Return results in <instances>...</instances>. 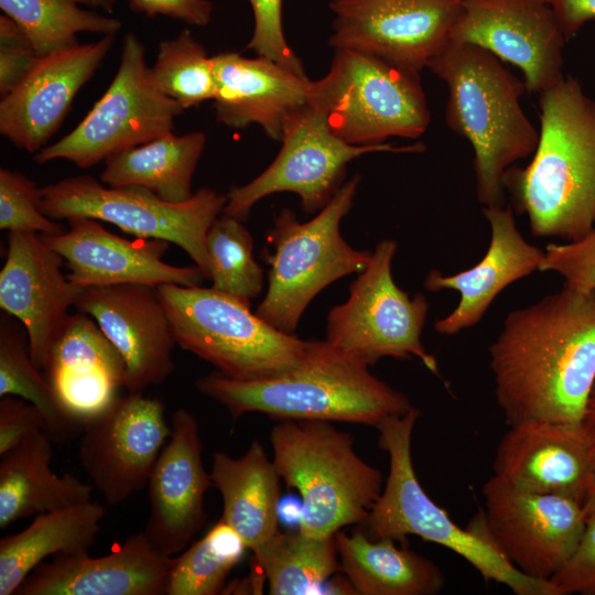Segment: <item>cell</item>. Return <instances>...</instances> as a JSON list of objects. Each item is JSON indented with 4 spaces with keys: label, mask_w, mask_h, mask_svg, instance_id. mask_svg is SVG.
<instances>
[{
    "label": "cell",
    "mask_w": 595,
    "mask_h": 595,
    "mask_svg": "<svg viewBox=\"0 0 595 595\" xmlns=\"http://www.w3.org/2000/svg\"><path fill=\"white\" fill-rule=\"evenodd\" d=\"M493 466L496 477L515 487L583 502L593 470L591 426L539 419L510 425Z\"/></svg>",
    "instance_id": "23"
},
{
    "label": "cell",
    "mask_w": 595,
    "mask_h": 595,
    "mask_svg": "<svg viewBox=\"0 0 595 595\" xmlns=\"http://www.w3.org/2000/svg\"><path fill=\"white\" fill-rule=\"evenodd\" d=\"M270 441L280 477L301 497L303 534L327 538L366 521L382 493V474L358 456L350 433L331 421L284 419Z\"/></svg>",
    "instance_id": "6"
},
{
    "label": "cell",
    "mask_w": 595,
    "mask_h": 595,
    "mask_svg": "<svg viewBox=\"0 0 595 595\" xmlns=\"http://www.w3.org/2000/svg\"><path fill=\"white\" fill-rule=\"evenodd\" d=\"M426 68L446 85L447 127L472 145L478 202L504 207L506 171L533 154L539 141L520 104L523 80L494 54L468 43L450 42Z\"/></svg>",
    "instance_id": "4"
},
{
    "label": "cell",
    "mask_w": 595,
    "mask_h": 595,
    "mask_svg": "<svg viewBox=\"0 0 595 595\" xmlns=\"http://www.w3.org/2000/svg\"><path fill=\"white\" fill-rule=\"evenodd\" d=\"M176 345L244 381L271 379L298 368L310 340L273 327L249 304L210 288L158 286Z\"/></svg>",
    "instance_id": "7"
},
{
    "label": "cell",
    "mask_w": 595,
    "mask_h": 595,
    "mask_svg": "<svg viewBox=\"0 0 595 595\" xmlns=\"http://www.w3.org/2000/svg\"><path fill=\"white\" fill-rule=\"evenodd\" d=\"M52 439L39 431L0 455V529L33 515L91 500L93 487L51 469Z\"/></svg>",
    "instance_id": "29"
},
{
    "label": "cell",
    "mask_w": 595,
    "mask_h": 595,
    "mask_svg": "<svg viewBox=\"0 0 595 595\" xmlns=\"http://www.w3.org/2000/svg\"><path fill=\"white\" fill-rule=\"evenodd\" d=\"M183 110L159 89L141 41L128 33L118 71L106 93L74 130L36 152L34 160L44 164L63 159L87 169L172 132Z\"/></svg>",
    "instance_id": "12"
},
{
    "label": "cell",
    "mask_w": 595,
    "mask_h": 595,
    "mask_svg": "<svg viewBox=\"0 0 595 595\" xmlns=\"http://www.w3.org/2000/svg\"><path fill=\"white\" fill-rule=\"evenodd\" d=\"M539 108L533 158L510 166L504 186L534 237L574 241L595 226V100L564 76L539 94Z\"/></svg>",
    "instance_id": "2"
},
{
    "label": "cell",
    "mask_w": 595,
    "mask_h": 595,
    "mask_svg": "<svg viewBox=\"0 0 595 595\" xmlns=\"http://www.w3.org/2000/svg\"><path fill=\"white\" fill-rule=\"evenodd\" d=\"M397 248L391 239L376 245L368 266L350 283L348 299L329 310L326 340L369 367L382 357H416L439 375L421 340L429 302L423 293L411 298L391 274Z\"/></svg>",
    "instance_id": "11"
},
{
    "label": "cell",
    "mask_w": 595,
    "mask_h": 595,
    "mask_svg": "<svg viewBox=\"0 0 595 595\" xmlns=\"http://www.w3.org/2000/svg\"><path fill=\"white\" fill-rule=\"evenodd\" d=\"M77 4H86L91 7H99L107 11H111L117 0H71Z\"/></svg>",
    "instance_id": "50"
},
{
    "label": "cell",
    "mask_w": 595,
    "mask_h": 595,
    "mask_svg": "<svg viewBox=\"0 0 595 595\" xmlns=\"http://www.w3.org/2000/svg\"><path fill=\"white\" fill-rule=\"evenodd\" d=\"M172 559L142 531L101 556L54 555L40 563L14 595H165Z\"/></svg>",
    "instance_id": "24"
},
{
    "label": "cell",
    "mask_w": 595,
    "mask_h": 595,
    "mask_svg": "<svg viewBox=\"0 0 595 595\" xmlns=\"http://www.w3.org/2000/svg\"><path fill=\"white\" fill-rule=\"evenodd\" d=\"M282 147L272 163L249 183L234 186L221 214L247 220L251 208L268 195L296 194L302 209L318 213L344 184L347 164L374 152H422L423 143L354 145L335 136L325 113L310 101L289 119Z\"/></svg>",
    "instance_id": "13"
},
{
    "label": "cell",
    "mask_w": 595,
    "mask_h": 595,
    "mask_svg": "<svg viewBox=\"0 0 595 595\" xmlns=\"http://www.w3.org/2000/svg\"><path fill=\"white\" fill-rule=\"evenodd\" d=\"M340 573L358 595H435L445 577L430 559L364 530L336 532Z\"/></svg>",
    "instance_id": "30"
},
{
    "label": "cell",
    "mask_w": 595,
    "mask_h": 595,
    "mask_svg": "<svg viewBox=\"0 0 595 595\" xmlns=\"http://www.w3.org/2000/svg\"><path fill=\"white\" fill-rule=\"evenodd\" d=\"M329 46L420 74L452 40L463 0H332Z\"/></svg>",
    "instance_id": "15"
},
{
    "label": "cell",
    "mask_w": 595,
    "mask_h": 595,
    "mask_svg": "<svg viewBox=\"0 0 595 595\" xmlns=\"http://www.w3.org/2000/svg\"><path fill=\"white\" fill-rule=\"evenodd\" d=\"M569 41L588 21L595 20V0H548Z\"/></svg>",
    "instance_id": "46"
},
{
    "label": "cell",
    "mask_w": 595,
    "mask_h": 595,
    "mask_svg": "<svg viewBox=\"0 0 595 595\" xmlns=\"http://www.w3.org/2000/svg\"><path fill=\"white\" fill-rule=\"evenodd\" d=\"M202 453L196 418L177 409L148 480L150 515L143 530L154 548L169 556L186 549L207 518L204 497L213 483Z\"/></svg>",
    "instance_id": "19"
},
{
    "label": "cell",
    "mask_w": 595,
    "mask_h": 595,
    "mask_svg": "<svg viewBox=\"0 0 595 595\" xmlns=\"http://www.w3.org/2000/svg\"><path fill=\"white\" fill-rule=\"evenodd\" d=\"M63 262L40 234L9 232L0 270V307L24 326L31 358L41 370L83 289L63 273Z\"/></svg>",
    "instance_id": "21"
},
{
    "label": "cell",
    "mask_w": 595,
    "mask_h": 595,
    "mask_svg": "<svg viewBox=\"0 0 595 595\" xmlns=\"http://www.w3.org/2000/svg\"><path fill=\"white\" fill-rule=\"evenodd\" d=\"M204 396L223 404L232 420L259 412L278 420L342 421L377 426L407 413L409 398L369 371V366L332 346L310 339L307 355L294 370L255 381L214 371L195 381Z\"/></svg>",
    "instance_id": "3"
},
{
    "label": "cell",
    "mask_w": 595,
    "mask_h": 595,
    "mask_svg": "<svg viewBox=\"0 0 595 595\" xmlns=\"http://www.w3.org/2000/svg\"><path fill=\"white\" fill-rule=\"evenodd\" d=\"M61 235H41L58 252L78 286L111 284H177L198 286L206 279L197 266L178 267L163 261L170 242L161 239L119 237L88 217L67 219Z\"/></svg>",
    "instance_id": "20"
},
{
    "label": "cell",
    "mask_w": 595,
    "mask_h": 595,
    "mask_svg": "<svg viewBox=\"0 0 595 595\" xmlns=\"http://www.w3.org/2000/svg\"><path fill=\"white\" fill-rule=\"evenodd\" d=\"M244 221L221 214L205 239L212 288L247 304L263 288V270L253 258V239Z\"/></svg>",
    "instance_id": "37"
},
{
    "label": "cell",
    "mask_w": 595,
    "mask_h": 595,
    "mask_svg": "<svg viewBox=\"0 0 595 595\" xmlns=\"http://www.w3.org/2000/svg\"><path fill=\"white\" fill-rule=\"evenodd\" d=\"M169 435L163 403L129 391L84 425L79 461L106 501L119 505L148 485Z\"/></svg>",
    "instance_id": "16"
},
{
    "label": "cell",
    "mask_w": 595,
    "mask_h": 595,
    "mask_svg": "<svg viewBox=\"0 0 595 595\" xmlns=\"http://www.w3.org/2000/svg\"><path fill=\"white\" fill-rule=\"evenodd\" d=\"M8 394L41 411L44 431L53 442L64 443L82 434L83 425L62 409L45 375L33 363L24 326L4 312L0 317V397Z\"/></svg>",
    "instance_id": "34"
},
{
    "label": "cell",
    "mask_w": 595,
    "mask_h": 595,
    "mask_svg": "<svg viewBox=\"0 0 595 595\" xmlns=\"http://www.w3.org/2000/svg\"><path fill=\"white\" fill-rule=\"evenodd\" d=\"M359 183L360 175L355 174L306 223L290 208L275 216L267 232L272 250L262 252L269 264L268 290L256 314L279 331L294 334L303 312L323 289L368 266L371 252L349 246L339 229Z\"/></svg>",
    "instance_id": "8"
},
{
    "label": "cell",
    "mask_w": 595,
    "mask_h": 595,
    "mask_svg": "<svg viewBox=\"0 0 595 595\" xmlns=\"http://www.w3.org/2000/svg\"><path fill=\"white\" fill-rule=\"evenodd\" d=\"M473 527L521 573L550 581L574 552L586 524L583 502L521 489L493 475Z\"/></svg>",
    "instance_id": "14"
},
{
    "label": "cell",
    "mask_w": 595,
    "mask_h": 595,
    "mask_svg": "<svg viewBox=\"0 0 595 595\" xmlns=\"http://www.w3.org/2000/svg\"><path fill=\"white\" fill-rule=\"evenodd\" d=\"M43 370L62 409L83 428L126 388L121 355L97 323L79 311L64 321Z\"/></svg>",
    "instance_id": "25"
},
{
    "label": "cell",
    "mask_w": 595,
    "mask_h": 595,
    "mask_svg": "<svg viewBox=\"0 0 595 595\" xmlns=\"http://www.w3.org/2000/svg\"><path fill=\"white\" fill-rule=\"evenodd\" d=\"M539 271H553L565 280V285L580 290H595V226L584 237L563 245L549 244Z\"/></svg>",
    "instance_id": "41"
},
{
    "label": "cell",
    "mask_w": 595,
    "mask_h": 595,
    "mask_svg": "<svg viewBox=\"0 0 595 595\" xmlns=\"http://www.w3.org/2000/svg\"><path fill=\"white\" fill-rule=\"evenodd\" d=\"M253 13V32L247 48L306 76L302 62L288 44L282 24L283 0H248Z\"/></svg>",
    "instance_id": "40"
},
{
    "label": "cell",
    "mask_w": 595,
    "mask_h": 595,
    "mask_svg": "<svg viewBox=\"0 0 595 595\" xmlns=\"http://www.w3.org/2000/svg\"><path fill=\"white\" fill-rule=\"evenodd\" d=\"M309 101L335 136L354 145L416 139L431 122L420 74L354 50H334L328 72L311 83Z\"/></svg>",
    "instance_id": "9"
},
{
    "label": "cell",
    "mask_w": 595,
    "mask_h": 595,
    "mask_svg": "<svg viewBox=\"0 0 595 595\" xmlns=\"http://www.w3.org/2000/svg\"><path fill=\"white\" fill-rule=\"evenodd\" d=\"M134 11L148 15L162 14L191 25L209 23L213 6L208 0H129Z\"/></svg>",
    "instance_id": "45"
},
{
    "label": "cell",
    "mask_w": 595,
    "mask_h": 595,
    "mask_svg": "<svg viewBox=\"0 0 595 595\" xmlns=\"http://www.w3.org/2000/svg\"><path fill=\"white\" fill-rule=\"evenodd\" d=\"M566 41L548 0H463L451 40L477 45L518 67L530 94L564 77Z\"/></svg>",
    "instance_id": "17"
},
{
    "label": "cell",
    "mask_w": 595,
    "mask_h": 595,
    "mask_svg": "<svg viewBox=\"0 0 595 595\" xmlns=\"http://www.w3.org/2000/svg\"><path fill=\"white\" fill-rule=\"evenodd\" d=\"M550 582L560 595H595V512L586 516L585 529L578 544Z\"/></svg>",
    "instance_id": "43"
},
{
    "label": "cell",
    "mask_w": 595,
    "mask_h": 595,
    "mask_svg": "<svg viewBox=\"0 0 595 595\" xmlns=\"http://www.w3.org/2000/svg\"><path fill=\"white\" fill-rule=\"evenodd\" d=\"M151 71L159 89L183 109L215 99L212 56L188 30L160 43Z\"/></svg>",
    "instance_id": "38"
},
{
    "label": "cell",
    "mask_w": 595,
    "mask_h": 595,
    "mask_svg": "<svg viewBox=\"0 0 595 595\" xmlns=\"http://www.w3.org/2000/svg\"><path fill=\"white\" fill-rule=\"evenodd\" d=\"M0 8L23 29L39 56L77 44L78 33L115 35L121 29L118 19L71 0H0Z\"/></svg>",
    "instance_id": "35"
},
{
    "label": "cell",
    "mask_w": 595,
    "mask_h": 595,
    "mask_svg": "<svg viewBox=\"0 0 595 595\" xmlns=\"http://www.w3.org/2000/svg\"><path fill=\"white\" fill-rule=\"evenodd\" d=\"M74 306L95 320L121 355L128 391L159 385L174 371L176 343L158 286H85Z\"/></svg>",
    "instance_id": "18"
},
{
    "label": "cell",
    "mask_w": 595,
    "mask_h": 595,
    "mask_svg": "<svg viewBox=\"0 0 595 595\" xmlns=\"http://www.w3.org/2000/svg\"><path fill=\"white\" fill-rule=\"evenodd\" d=\"M272 595L327 594V580L340 572L335 536L312 538L278 531L253 551Z\"/></svg>",
    "instance_id": "33"
},
{
    "label": "cell",
    "mask_w": 595,
    "mask_h": 595,
    "mask_svg": "<svg viewBox=\"0 0 595 595\" xmlns=\"http://www.w3.org/2000/svg\"><path fill=\"white\" fill-rule=\"evenodd\" d=\"M44 429L45 419L34 404L10 394L1 397L0 455Z\"/></svg>",
    "instance_id": "44"
},
{
    "label": "cell",
    "mask_w": 595,
    "mask_h": 595,
    "mask_svg": "<svg viewBox=\"0 0 595 595\" xmlns=\"http://www.w3.org/2000/svg\"><path fill=\"white\" fill-rule=\"evenodd\" d=\"M588 425V424H587ZM591 426L592 434V480L587 494L583 501L586 516L595 512V426Z\"/></svg>",
    "instance_id": "48"
},
{
    "label": "cell",
    "mask_w": 595,
    "mask_h": 595,
    "mask_svg": "<svg viewBox=\"0 0 595 595\" xmlns=\"http://www.w3.org/2000/svg\"><path fill=\"white\" fill-rule=\"evenodd\" d=\"M115 35L39 56L26 76L2 97L0 131L28 152L42 150L58 129L80 87L93 76Z\"/></svg>",
    "instance_id": "22"
},
{
    "label": "cell",
    "mask_w": 595,
    "mask_h": 595,
    "mask_svg": "<svg viewBox=\"0 0 595 595\" xmlns=\"http://www.w3.org/2000/svg\"><path fill=\"white\" fill-rule=\"evenodd\" d=\"M489 365L509 425L539 419L582 426L595 383V290L565 285L511 311Z\"/></svg>",
    "instance_id": "1"
},
{
    "label": "cell",
    "mask_w": 595,
    "mask_h": 595,
    "mask_svg": "<svg viewBox=\"0 0 595 595\" xmlns=\"http://www.w3.org/2000/svg\"><path fill=\"white\" fill-rule=\"evenodd\" d=\"M302 513V501L298 502L296 500L291 499L280 500L278 508L279 521L284 522L288 526L298 524L300 528Z\"/></svg>",
    "instance_id": "47"
},
{
    "label": "cell",
    "mask_w": 595,
    "mask_h": 595,
    "mask_svg": "<svg viewBox=\"0 0 595 595\" xmlns=\"http://www.w3.org/2000/svg\"><path fill=\"white\" fill-rule=\"evenodd\" d=\"M246 550L238 533L220 519L203 538L173 556L165 595L223 594L228 574Z\"/></svg>",
    "instance_id": "36"
},
{
    "label": "cell",
    "mask_w": 595,
    "mask_h": 595,
    "mask_svg": "<svg viewBox=\"0 0 595 595\" xmlns=\"http://www.w3.org/2000/svg\"><path fill=\"white\" fill-rule=\"evenodd\" d=\"M41 187L18 171L0 170V228L2 230L61 235L65 230L40 208Z\"/></svg>",
    "instance_id": "39"
},
{
    "label": "cell",
    "mask_w": 595,
    "mask_h": 595,
    "mask_svg": "<svg viewBox=\"0 0 595 595\" xmlns=\"http://www.w3.org/2000/svg\"><path fill=\"white\" fill-rule=\"evenodd\" d=\"M584 423H586L588 425H592V426H595V383H594V386H593V388L591 390L589 397H588L586 411H585Z\"/></svg>",
    "instance_id": "49"
},
{
    "label": "cell",
    "mask_w": 595,
    "mask_h": 595,
    "mask_svg": "<svg viewBox=\"0 0 595 595\" xmlns=\"http://www.w3.org/2000/svg\"><path fill=\"white\" fill-rule=\"evenodd\" d=\"M213 486L223 498L224 520L252 552L278 531L280 475L258 441L237 458L215 452L210 470Z\"/></svg>",
    "instance_id": "28"
},
{
    "label": "cell",
    "mask_w": 595,
    "mask_h": 595,
    "mask_svg": "<svg viewBox=\"0 0 595 595\" xmlns=\"http://www.w3.org/2000/svg\"><path fill=\"white\" fill-rule=\"evenodd\" d=\"M227 203V195L203 187L183 203H169L138 186H104L79 175L41 187V210L54 220L88 217L116 225L144 239L182 248L207 280L206 234Z\"/></svg>",
    "instance_id": "10"
},
{
    "label": "cell",
    "mask_w": 595,
    "mask_h": 595,
    "mask_svg": "<svg viewBox=\"0 0 595 595\" xmlns=\"http://www.w3.org/2000/svg\"><path fill=\"white\" fill-rule=\"evenodd\" d=\"M212 61L217 120L232 129L258 125L281 141L289 119L309 102L312 80L262 56L225 52Z\"/></svg>",
    "instance_id": "26"
},
{
    "label": "cell",
    "mask_w": 595,
    "mask_h": 595,
    "mask_svg": "<svg viewBox=\"0 0 595 595\" xmlns=\"http://www.w3.org/2000/svg\"><path fill=\"white\" fill-rule=\"evenodd\" d=\"M39 58L23 29L6 14L0 17V94L7 96Z\"/></svg>",
    "instance_id": "42"
},
{
    "label": "cell",
    "mask_w": 595,
    "mask_h": 595,
    "mask_svg": "<svg viewBox=\"0 0 595 595\" xmlns=\"http://www.w3.org/2000/svg\"><path fill=\"white\" fill-rule=\"evenodd\" d=\"M490 226V242L484 258L473 268L444 275L432 269L423 285L437 292H459L457 306L434 323L442 335H454L476 325L496 296L509 284L539 270L544 251L529 244L517 228L512 208L484 207Z\"/></svg>",
    "instance_id": "27"
},
{
    "label": "cell",
    "mask_w": 595,
    "mask_h": 595,
    "mask_svg": "<svg viewBox=\"0 0 595 595\" xmlns=\"http://www.w3.org/2000/svg\"><path fill=\"white\" fill-rule=\"evenodd\" d=\"M206 144L201 131L173 132L109 156L100 175L112 187L138 186L169 203L193 196L192 178Z\"/></svg>",
    "instance_id": "32"
},
{
    "label": "cell",
    "mask_w": 595,
    "mask_h": 595,
    "mask_svg": "<svg viewBox=\"0 0 595 595\" xmlns=\"http://www.w3.org/2000/svg\"><path fill=\"white\" fill-rule=\"evenodd\" d=\"M420 412L412 407L402 415L382 420L379 446L389 455L385 488L360 524L370 539H392L401 544L408 536L440 544L466 560L483 578L506 585L516 595H559L550 581L517 570L473 526L463 529L436 505L421 486L412 462L411 440Z\"/></svg>",
    "instance_id": "5"
},
{
    "label": "cell",
    "mask_w": 595,
    "mask_h": 595,
    "mask_svg": "<svg viewBox=\"0 0 595 595\" xmlns=\"http://www.w3.org/2000/svg\"><path fill=\"white\" fill-rule=\"evenodd\" d=\"M106 509L86 501L36 515L22 531L0 539V595H11L47 556L88 552Z\"/></svg>",
    "instance_id": "31"
}]
</instances>
